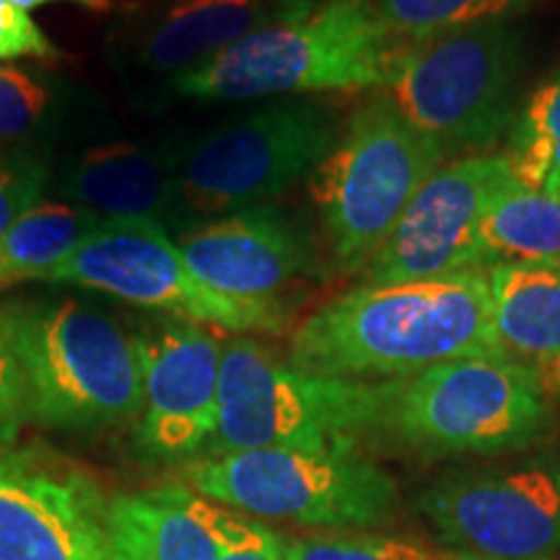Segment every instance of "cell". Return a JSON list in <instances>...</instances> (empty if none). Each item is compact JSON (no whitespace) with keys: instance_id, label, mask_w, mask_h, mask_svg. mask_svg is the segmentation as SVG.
Instances as JSON below:
<instances>
[{"instance_id":"obj_1","label":"cell","mask_w":560,"mask_h":560,"mask_svg":"<svg viewBox=\"0 0 560 560\" xmlns=\"http://www.w3.org/2000/svg\"><path fill=\"white\" fill-rule=\"evenodd\" d=\"M503 355L486 270L410 283H361L291 335L289 363L335 380H405L439 363Z\"/></svg>"},{"instance_id":"obj_2","label":"cell","mask_w":560,"mask_h":560,"mask_svg":"<svg viewBox=\"0 0 560 560\" xmlns=\"http://www.w3.org/2000/svg\"><path fill=\"white\" fill-rule=\"evenodd\" d=\"M0 330L24 380L26 418L52 431L104 433L140 418L132 335L73 299L0 301Z\"/></svg>"},{"instance_id":"obj_3","label":"cell","mask_w":560,"mask_h":560,"mask_svg":"<svg viewBox=\"0 0 560 560\" xmlns=\"http://www.w3.org/2000/svg\"><path fill=\"white\" fill-rule=\"evenodd\" d=\"M402 42L366 0H319L179 73L174 89L200 102L382 89Z\"/></svg>"},{"instance_id":"obj_4","label":"cell","mask_w":560,"mask_h":560,"mask_svg":"<svg viewBox=\"0 0 560 560\" xmlns=\"http://www.w3.org/2000/svg\"><path fill=\"white\" fill-rule=\"evenodd\" d=\"M387 382L335 380L280 361L252 338L221 350L219 425L206 457L252 450H359L382 433Z\"/></svg>"},{"instance_id":"obj_5","label":"cell","mask_w":560,"mask_h":560,"mask_svg":"<svg viewBox=\"0 0 560 560\" xmlns=\"http://www.w3.org/2000/svg\"><path fill=\"white\" fill-rule=\"evenodd\" d=\"M520 39L503 21L405 39L382 96L446 156L488 153L516 122Z\"/></svg>"},{"instance_id":"obj_6","label":"cell","mask_w":560,"mask_h":560,"mask_svg":"<svg viewBox=\"0 0 560 560\" xmlns=\"http://www.w3.org/2000/svg\"><path fill=\"white\" fill-rule=\"evenodd\" d=\"M441 159L439 145L384 96L350 115L332 153L310 177L322 229L342 270H366Z\"/></svg>"},{"instance_id":"obj_7","label":"cell","mask_w":560,"mask_h":560,"mask_svg":"<svg viewBox=\"0 0 560 560\" xmlns=\"http://www.w3.org/2000/svg\"><path fill=\"white\" fill-rule=\"evenodd\" d=\"M550 420L537 371L475 355L387 380L382 433L429 454H495L532 444Z\"/></svg>"},{"instance_id":"obj_8","label":"cell","mask_w":560,"mask_h":560,"mask_svg":"<svg viewBox=\"0 0 560 560\" xmlns=\"http://www.w3.org/2000/svg\"><path fill=\"white\" fill-rule=\"evenodd\" d=\"M202 499L244 514L322 529H366L389 520L397 486L359 450H252L185 467Z\"/></svg>"},{"instance_id":"obj_9","label":"cell","mask_w":560,"mask_h":560,"mask_svg":"<svg viewBox=\"0 0 560 560\" xmlns=\"http://www.w3.org/2000/svg\"><path fill=\"white\" fill-rule=\"evenodd\" d=\"M340 132L322 104L283 102L208 130L174 159L177 213L215 215L265 206L330 156Z\"/></svg>"},{"instance_id":"obj_10","label":"cell","mask_w":560,"mask_h":560,"mask_svg":"<svg viewBox=\"0 0 560 560\" xmlns=\"http://www.w3.org/2000/svg\"><path fill=\"white\" fill-rule=\"evenodd\" d=\"M45 283H73L229 332H280L291 319L283 306L244 304L200 283L179 244L156 221H102L81 247L47 272Z\"/></svg>"},{"instance_id":"obj_11","label":"cell","mask_w":560,"mask_h":560,"mask_svg":"<svg viewBox=\"0 0 560 560\" xmlns=\"http://www.w3.org/2000/svg\"><path fill=\"white\" fill-rule=\"evenodd\" d=\"M418 509L465 560H542L560 550V467L550 462L444 478Z\"/></svg>"},{"instance_id":"obj_12","label":"cell","mask_w":560,"mask_h":560,"mask_svg":"<svg viewBox=\"0 0 560 560\" xmlns=\"http://www.w3.org/2000/svg\"><path fill=\"white\" fill-rule=\"evenodd\" d=\"M514 179L506 153H480L439 166L420 187L361 283H410L486 270L482 215Z\"/></svg>"},{"instance_id":"obj_13","label":"cell","mask_w":560,"mask_h":560,"mask_svg":"<svg viewBox=\"0 0 560 560\" xmlns=\"http://www.w3.org/2000/svg\"><path fill=\"white\" fill-rule=\"evenodd\" d=\"M143 384L138 450L161 465L198 462L219 425V342L200 325L156 319L132 332Z\"/></svg>"},{"instance_id":"obj_14","label":"cell","mask_w":560,"mask_h":560,"mask_svg":"<svg viewBox=\"0 0 560 560\" xmlns=\"http://www.w3.org/2000/svg\"><path fill=\"white\" fill-rule=\"evenodd\" d=\"M104 514L86 475L0 436V560H109Z\"/></svg>"},{"instance_id":"obj_15","label":"cell","mask_w":560,"mask_h":560,"mask_svg":"<svg viewBox=\"0 0 560 560\" xmlns=\"http://www.w3.org/2000/svg\"><path fill=\"white\" fill-rule=\"evenodd\" d=\"M179 242L187 268L200 283L244 304L289 310L285 291L317 270L304 231L272 206L200 223Z\"/></svg>"},{"instance_id":"obj_16","label":"cell","mask_w":560,"mask_h":560,"mask_svg":"<svg viewBox=\"0 0 560 560\" xmlns=\"http://www.w3.org/2000/svg\"><path fill=\"white\" fill-rule=\"evenodd\" d=\"M319 0H174L136 32V60L153 73H185L252 32L296 19Z\"/></svg>"},{"instance_id":"obj_17","label":"cell","mask_w":560,"mask_h":560,"mask_svg":"<svg viewBox=\"0 0 560 560\" xmlns=\"http://www.w3.org/2000/svg\"><path fill=\"white\" fill-rule=\"evenodd\" d=\"M60 190L102 221L159 223L177 215V164L138 143L94 145L68 166Z\"/></svg>"},{"instance_id":"obj_18","label":"cell","mask_w":560,"mask_h":560,"mask_svg":"<svg viewBox=\"0 0 560 560\" xmlns=\"http://www.w3.org/2000/svg\"><path fill=\"white\" fill-rule=\"evenodd\" d=\"M210 506L182 482L115 495L104 514L109 560H219Z\"/></svg>"},{"instance_id":"obj_19","label":"cell","mask_w":560,"mask_h":560,"mask_svg":"<svg viewBox=\"0 0 560 560\" xmlns=\"http://www.w3.org/2000/svg\"><path fill=\"white\" fill-rule=\"evenodd\" d=\"M501 353L542 376L560 353V260L486 268Z\"/></svg>"},{"instance_id":"obj_20","label":"cell","mask_w":560,"mask_h":560,"mask_svg":"<svg viewBox=\"0 0 560 560\" xmlns=\"http://www.w3.org/2000/svg\"><path fill=\"white\" fill-rule=\"evenodd\" d=\"M480 247L486 268L560 260V200L511 179L482 215Z\"/></svg>"},{"instance_id":"obj_21","label":"cell","mask_w":560,"mask_h":560,"mask_svg":"<svg viewBox=\"0 0 560 560\" xmlns=\"http://www.w3.org/2000/svg\"><path fill=\"white\" fill-rule=\"evenodd\" d=\"M102 219L73 202H39L0 240V285L42 280L66 262Z\"/></svg>"},{"instance_id":"obj_22","label":"cell","mask_w":560,"mask_h":560,"mask_svg":"<svg viewBox=\"0 0 560 560\" xmlns=\"http://www.w3.org/2000/svg\"><path fill=\"white\" fill-rule=\"evenodd\" d=\"M506 156L520 185L560 200V68L516 115Z\"/></svg>"},{"instance_id":"obj_23","label":"cell","mask_w":560,"mask_h":560,"mask_svg":"<svg viewBox=\"0 0 560 560\" xmlns=\"http://www.w3.org/2000/svg\"><path fill=\"white\" fill-rule=\"evenodd\" d=\"M68 102L70 94L50 73L0 62V149L47 136Z\"/></svg>"},{"instance_id":"obj_24","label":"cell","mask_w":560,"mask_h":560,"mask_svg":"<svg viewBox=\"0 0 560 560\" xmlns=\"http://www.w3.org/2000/svg\"><path fill=\"white\" fill-rule=\"evenodd\" d=\"M392 34L425 39L465 26L503 21L527 9L532 0H366Z\"/></svg>"},{"instance_id":"obj_25","label":"cell","mask_w":560,"mask_h":560,"mask_svg":"<svg viewBox=\"0 0 560 560\" xmlns=\"http://www.w3.org/2000/svg\"><path fill=\"white\" fill-rule=\"evenodd\" d=\"M283 560H450L412 540L380 535H310L280 537Z\"/></svg>"},{"instance_id":"obj_26","label":"cell","mask_w":560,"mask_h":560,"mask_svg":"<svg viewBox=\"0 0 560 560\" xmlns=\"http://www.w3.org/2000/svg\"><path fill=\"white\" fill-rule=\"evenodd\" d=\"M47 179L45 161L24 151L0 149V240L21 215L39 206Z\"/></svg>"},{"instance_id":"obj_27","label":"cell","mask_w":560,"mask_h":560,"mask_svg":"<svg viewBox=\"0 0 560 560\" xmlns=\"http://www.w3.org/2000/svg\"><path fill=\"white\" fill-rule=\"evenodd\" d=\"M21 58L58 60L60 50L30 13L16 9L9 0H0V62Z\"/></svg>"},{"instance_id":"obj_28","label":"cell","mask_w":560,"mask_h":560,"mask_svg":"<svg viewBox=\"0 0 560 560\" xmlns=\"http://www.w3.org/2000/svg\"><path fill=\"white\" fill-rule=\"evenodd\" d=\"M26 400L24 380L13 355L11 342L0 330V436L16 439L21 425L26 423Z\"/></svg>"},{"instance_id":"obj_29","label":"cell","mask_w":560,"mask_h":560,"mask_svg":"<svg viewBox=\"0 0 560 560\" xmlns=\"http://www.w3.org/2000/svg\"><path fill=\"white\" fill-rule=\"evenodd\" d=\"M219 560H283L280 535L270 532L265 524L249 520L247 529L234 542L221 545Z\"/></svg>"},{"instance_id":"obj_30","label":"cell","mask_w":560,"mask_h":560,"mask_svg":"<svg viewBox=\"0 0 560 560\" xmlns=\"http://www.w3.org/2000/svg\"><path fill=\"white\" fill-rule=\"evenodd\" d=\"M9 3H13L21 11H32V9H37V5L58 3V0H9ZM60 3H79V5H83V9H91V11H109L112 9V0H60Z\"/></svg>"},{"instance_id":"obj_31","label":"cell","mask_w":560,"mask_h":560,"mask_svg":"<svg viewBox=\"0 0 560 560\" xmlns=\"http://www.w3.org/2000/svg\"><path fill=\"white\" fill-rule=\"evenodd\" d=\"M540 380H542L545 389H550V392H556V395H560V353H558V359L542 371Z\"/></svg>"}]
</instances>
